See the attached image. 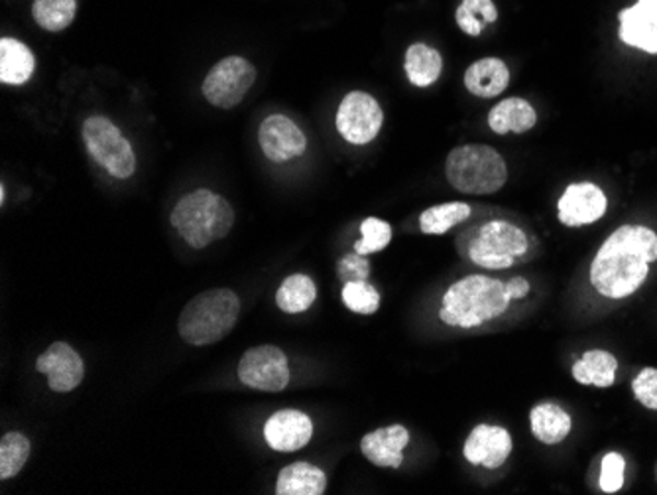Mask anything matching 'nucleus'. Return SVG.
I'll return each instance as SVG.
<instances>
[{
	"mask_svg": "<svg viewBox=\"0 0 657 495\" xmlns=\"http://www.w3.org/2000/svg\"><path fill=\"white\" fill-rule=\"evenodd\" d=\"M619 362L611 352L604 350H589L584 352L581 360L574 365L575 382L592 387H612L616 377Z\"/></svg>",
	"mask_w": 657,
	"mask_h": 495,
	"instance_id": "nucleus-24",
	"label": "nucleus"
},
{
	"mask_svg": "<svg viewBox=\"0 0 657 495\" xmlns=\"http://www.w3.org/2000/svg\"><path fill=\"white\" fill-rule=\"evenodd\" d=\"M624 470L626 460L620 454L611 452L604 457L601 468V490L604 494H616L624 486Z\"/></svg>",
	"mask_w": 657,
	"mask_h": 495,
	"instance_id": "nucleus-31",
	"label": "nucleus"
},
{
	"mask_svg": "<svg viewBox=\"0 0 657 495\" xmlns=\"http://www.w3.org/2000/svg\"><path fill=\"white\" fill-rule=\"evenodd\" d=\"M510 86V69L498 57H482L465 72V87L480 99L502 96Z\"/></svg>",
	"mask_w": 657,
	"mask_h": 495,
	"instance_id": "nucleus-18",
	"label": "nucleus"
},
{
	"mask_svg": "<svg viewBox=\"0 0 657 495\" xmlns=\"http://www.w3.org/2000/svg\"><path fill=\"white\" fill-rule=\"evenodd\" d=\"M327 490V476L310 462H296L278 474V495H321Z\"/></svg>",
	"mask_w": 657,
	"mask_h": 495,
	"instance_id": "nucleus-21",
	"label": "nucleus"
},
{
	"mask_svg": "<svg viewBox=\"0 0 657 495\" xmlns=\"http://www.w3.org/2000/svg\"><path fill=\"white\" fill-rule=\"evenodd\" d=\"M447 182L470 196H489L504 188L508 168L504 158L489 144H463L453 148L445 163Z\"/></svg>",
	"mask_w": 657,
	"mask_h": 495,
	"instance_id": "nucleus-5",
	"label": "nucleus"
},
{
	"mask_svg": "<svg viewBox=\"0 0 657 495\" xmlns=\"http://www.w3.org/2000/svg\"><path fill=\"white\" fill-rule=\"evenodd\" d=\"M620 40L657 56V0H638L634 7L620 10Z\"/></svg>",
	"mask_w": 657,
	"mask_h": 495,
	"instance_id": "nucleus-15",
	"label": "nucleus"
},
{
	"mask_svg": "<svg viewBox=\"0 0 657 495\" xmlns=\"http://www.w3.org/2000/svg\"><path fill=\"white\" fill-rule=\"evenodd\" d=\"M36 370L47 375V385L56 393H69L83 382V360L66 342L52 343L46 352L40 355Z\"/></svg>",
	"mask_w": 657,
	"mask_h": 495,
	"instance_id": "nucleus-13",
	"label": "nucleus"
},
{
	"mask_svg": "<svg viewBox=\"0 0 657 495\" xmlns=\"http://www.w3.org/2000/svg\"><path fill=\"white\" fill-rule=\"evenodd\" d=\"M36 67L32 50L20 40H0V81L4 86L26 84Z\"/></svg>",
	"mask_w": 657,
	"mask_h": 495,
	"instance_id": "nucleus-22",
	"label": "nucleus"
},
{
	"mask_svg": "<svg viewBox=\"0 0 657 495\" xmlns=\"http://www.w3.org/2000/svg\"><path fill=\"white\" fill-rule=\"evenodd\" d=\"M455 20H457V26L469 36H480L482 30L487 26L482 20L477 19L475 14H470L469 10L463 9V7H459L455 12Z\"/></svg>",
	"mask_w": 657,
	"mask_h": 495,
	"instance_id": "nucleus-35",
	"label": "nucleus"
},
{
	"mask_svg": "<svg viewBox=\"0 0 657 495\" xmlns=\"http://www.w3.org/2000/svg\"><path fill=\"white\" fill-rule=\"evenodd\" d=\"M512 305L506 283L485 275H469L447 288L439 320L452 328H477L506 315Z\"/></svg>",
	"mask_w": 657,
	"mask_h": 495,
	"instance_id": "nucleus-2",
	"label": "nucleus"
},
{
	"mask_svg": "<svg viewBox=\"0 0 657 495\" xmlns=\"http://www.w3.org/2000/svg\"><path fill=\"white\" fill-rule=\"evenodd\" d=\"M83 143L89 156L113 178L126 180L136 170V156L131 143L124 139L107 117H89L83 123Z\"/></svg>",
	"mask_w": 657,
	"mask_h": 495,
	"instance_id": "nucleus-7",
	"label": "nucleus"
},
{
	"mask_svg": "<svg viewBox=\"0 0 657 495\" xmlns=\"http://www.w3.org/2000/svg\"><path fill=\"white\" fill-rule=\"evenodd\" d=\"M238 380L253 389L280 393L290 383L288 358L276 345L253 348L238 363Z\"/></svg>",
	"mask_w": 657,
	"mask_h": 495,
	"instance_id": "nucleus-10",
	"label": "nucleus"
},
{
	"mask_svg": "<svg viewBox=\"0 0 657 495\" xmlns=\"http://www.w3.org/2000/svg\"><path fill=\"white\" fill-rule=\"evenodd\" d=\"M530 283H527L526 278H522V276H514V278H510L506 283V290L510 298H512V302L514 300H522V298H526L530 295Z\"/></svg>",
	"mask_w": 657,
	"mask_h": 495,
	"instance_id": "nucleus-36",
	"label": "nucleus"
},
{
	"mask_svg": "<svg viewBox=\"0 0 657 495\" xmlns=\"http://www.w3.org/2000/svg\"><path fill=\"white\" fill-rule=\"evenodd\" d=\"M341 298H343V302H345L348 310L357 312V315H375L380 308V295H378L375 286L367 283V280L345 283Z\"/></svg>",
	"mask_w": 657,
	"mask_h": 495,
	"instance_id": "nucleus-29",
	"label": "nucleus"
},
{
	"mask_svg": "<svg viewBox=\"0 0 657 495\" xmlns=\"http://www.w3.org/2000/svg\"><path fill=\"white\" fill-rule=\"evenodd\" d=\"M256 69L245 57L229 56L211 67L201 86L203 97L219 109H233L254 86Z\"/></svg>",
	"mask_w": 657,
	"mask_h": 495,
	"instance_id": "nucleus-8",
	"label": "nucleus"
},
{
	"mask_svg": "<svg viewBox=\"0 0 657 495\" xmlns=\"http://www.w3.org/2000/svg\"><path fill=\"white\" fill-rule=\"evenodd\" d=\"M77 14V0H36L32 16L40 29L47 32H62L74 24Z\"/></svg>",
	"mask_w": 657,
	"mask_h": 495,
	"instance_id": "nucleus-27",
	"label": "nucleus"
},
{
	"mask_svg": "<svg viewBox=\"0 0 657 495\" xmlns=\"http://www.w3.org/2000/svg\"><path fill=\"white\" fill-rule=\"evenodd\" d=\"M258 143L264 156L278 164L300 158L308 148L305 134L286 114H270L264 119L258 131Z\"/></svg>",
	"mask_w": 657,
	"mask_h": 495,
	"instance_id": "nucleus-11",
	"label": "nucleus"
},
{
	"mask_svg": "<svg viewBox=\"0 0 657 495\" xmlns=\"http://www.w3.org/2000/svg\"><path fill=\"white\" fill-rule=\"evenodd\" d=\"M472 213V208L465 201H449L432 206L420 216V229L427 235H443L449 229L467 221Z\"/></svg>",
	"mask_w": 657,
	"mask_h": 495,
	"instance_id": "nucleus-26",
	"label": "nucleus"
},
{
	"mask_svg": "<svg viewBox=\"0 0 657 495\" xmlns=\"http://www.w3.org/2000/svg\"><path fill=\"white\" fill-rule=\"evenodd\" d=\"M30 457V440L20 432H7L0 440V480L19 476Z\"/></svg>",
	"mask_w": 657,
	"mask_h": 495,
	"instance_id": "nucleus-28",
	"label": "nucleus"
},
{
	"mask_svg": "<svg viewBox=\"0 0 657 495\" xmlns=\"http://www.w3.org/2000/svg\"><path fill=\"white\" fill-rule=\"evenodd\" d=\"M241 300L231 288H211L191 298L178 320L179 336L191 345L221 342L235 328Z\"/></svg>",
	"mask_w": 657,
	"mask_h": 495,
	"instance_id": "nucleus-4",
	"label": "nucleus"
},
{
	"mask_svg": "<svg viewBox=\"0 0 657 495\" xmlns=\"http://www.w3.org/2000/svg\"><path fill=\"white\" fill-rule=\"evenodd\" d=\"M632 391L646 409L657 410V370L644 367L632 382Z\"/></svg>",
	"mask_w": 657,
	"mask_h": 495,
	"instance_id": "nucleus-32",
	"label": "nucleus"
},
{
	"mask_svg": "<svg viewBox=\"0 0 657 495\" xmlns=\"http://www.w3.org/2000/svg\"><path fill=\"white\" fill-rule=\"evenodd\" d=\"M657 261V233L644 226H622L592 258L591 285L606 298L634 295Z\"/></svg>",
	"mask_w": 657,
	"mask_h": 495,
	"instance_id": "nucleus-1",
	"label": "nucleus"
},
{
	"mask_svg": "<svg viewBox=\"0 0 657 495\" xmlns=\"http://www.w3.org/2000/svg\"><path fill=\"white\" fill-rule=\"evenodd\" d=\"M530 427H532V435L542 444L555 447L569 437L574 422L569 413H565L561 407H557L554 403H542L530 410Z\"/></svg>",
	"mask_w": 657,
	"mask_h": 495,
	"instance_id": "nucleus-20",
	"label": "nucleus"
},
{
	"mask_svg": "<svg viewBox=\"0 0 657 495\" xmlns=\"http://www.w3.org/2000/svg\"><path fill=\"white\" fill-rule=\"evenodd\" d=\"M360 235L363 239L355 243V253L358 255H372L378 251H385L392 241V228L390 223L378 218H367L360 223Z\"/></svg>",
	"mask_w": 657,
	"mask_h": 495,
	"instance_id": "nucleus-30",
	"label": "nucleus"
},
{
	"mask_svg": "<svg viewBox=\"0 0 657 495\" xmlns=\"http://www.w3.org/2000/svg\"><path fill=\"white\" fill-rule=\"evenodd\" d=\"M337 131L347 143L363 144L372 143L382 123H385V113L382 107L376 101L375 97L365 91H350L343 97L338 106Z\"/></svg>",
	"mask_w": 657,
	"mask_h": 495,
	"instance_id": "nucleus-9",
	"label": "nucleus"
},
{
	"mask_svg": "<svg viewBox=\"0 0 657 495\" xmlns=\"http://www.w3.org/2000/svg\"><path fill=\"white\" fill-rule=\"evenodd\" d=\"M410 432L402 425L382 427L368 432L360 440V450L370 464L378 468H400L404 464V448Z\"/></svg>",
	"mask_w": 657,
	"mask_h": 495,
	"instance_id": "nucleus-17",
	"label": "nucleus"
},
{
	"mask_svg": "<svg viewBox=\"0 0 657 495\" xmlns=\"http://www.w3.org/2000/svg\"><path fill=\"white\" fill-rule=\"evenodd\" d=\"M460 251L477 265L489 271L510 268L530 249L524 229L506 220H490L460 235Z\"/></svg>",
	"mask_w": 657,
	"mask_h": 495,
	"instance_id": "nucleus-6",
	"label": "nucleus"
},
{
	"mask_svg": "<svg viewBox=\"0 0 657 495\" xmlns=\"http://www.w3.org/2000/svg\"><path fill=\"white\" fill-rule=\"evenodd\" d=\"M318 298L315 283L308 275H291L283 280L276 293V305L286 315H301L310 310Z\"/></svg>",
	"mask_w": 657,
	"mask_h": 495,
	"instance_id": "nucleus-25",
	"label": "nucleus"
},
{
	"mask_svg": "<svg viewBox=\"0 0 657 495\" xmlns=\"http://www.w3.org/2000/svg\"><path fill=\"white\" fill-rule=\"evenodd\" d=\"M338 278L350 283V280H367L368 273H370V265H368L367 257L365 255H347V257L341 258L337 263Z\"/></svg>",
	"mask_w": 657,
	"mask_h": 495,
	"instance_id": "nucleus-33",
	"label": "nucleus"
},
{
	"mask_svg": "<svg viewBox=\"0 0 657 495\" xmlns=\"http://www.w3.org/2000/svg\"><path fill=\"white\" fill-rule=\"evenodd\" d=\"M235 223L231 204L211 190H196L183 196L171 211V226L189 248L205 249L225 238Z\"/></svg>",
	"mask_w": 657,
	"mask_h": 495,
	"instance_id": "nucleus-3",
	"label": "nucleus"
},
{
	"mask_svg": "<svg viewBox=\"0 0 657 495\" xmlns=\"http://www.w3.org/2000/svg\"><path fill=\"white\" fill-rule=\"evenodd\" d=\"M463 454L472 466L498 470L512 454V437L502 427L479 425L472 429L469 439L465 440Z\"/></svg>",
	"mask_w": 657,
	"mask_h": 495,
	"instance_id": "nucleus-14",
	"label": "nucleus"
},
{
	"mask_svg": "<svg viewBox=\"0 0 657 495\" xmlns=\"http://www.w3.org/2000/svg\"><path fill=\"white\" fill-rule=\"evenodd\" d=\"M609 210L604 191L591 182L571 184L557 204V218L567 228H582L601 220Z\"/></svg>",
	"mask_w": 657,
	"mask_h": 495,
	"instance_id": "nucleus-12",
	"label": "nucleus"
},
{
	"mask_svg": "<svg viewBox=\"0 0 657 495\" xmlns=\"http://www.w3.org/2000/svg\"><path fill=\"white\" fill-rule=\"evenodd\" d=\"M460 7L469 10L470 14H475L485 24H494L498 20L497 4L492 0H463Z\"/></svg>",
	"mask_w": 657,
	"mask_h": 495,
	"instance_id": "nucleus-34",
	"label": "nucleus"
},
{
	"mask_svg": "<svg viewBox=\"0 0 657 495\" xmlns=\"http://www.w3.org/2000/svg\"><path fill=\"white\" fill-rule=\"evenodd\" d=\"M405 76L415 87H430L439 79L443 72L442 54L427 44H412L405 52Z\"/></svg>",
	"mask_w": 657,
	"mask_h": 495,
	"instance_id": "nucleus-23",
	"label": "nucleus"
},
{
	"mask_svg": "<svg viewBox=\"0 0 657 495\" xmlns=\"http://www.w3.org/2000/svg\"><path fill=\"white\" fill-rule=\"evenodd\" d=\"M535 123H537V113L524 97H508L490 109L489 127L492 133L524 134L532 131Z\"/></svg>",
	"mask_w": 657,
	"mask_h": 495,
	"instance_id": "nucleus-19",
	"label": "nucleus"
},
{
	"mask_svg": "<svg viewBox=\"0 0 657 495\" xmlns=\"http://www.w3.org/2000/svg\"><path fill=\"white\" fill-rule=\"evenodd\" d=\"M313 437V422L305 413L296 409L278 410L264 425V439L276 452H296Z\"/></svg>",
	"mask_w": 657,
	"mask_h": 495,
	"instance_id": "nucleus-16",
	"label": "nucleus"
}]
</instances>
